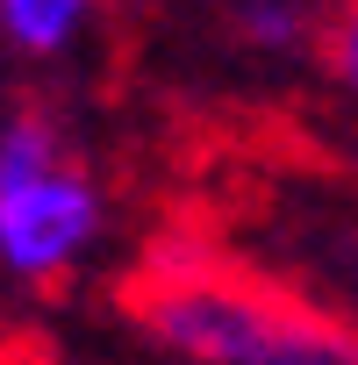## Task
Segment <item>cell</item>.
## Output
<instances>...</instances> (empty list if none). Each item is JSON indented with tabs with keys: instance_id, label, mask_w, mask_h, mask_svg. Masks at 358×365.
I'll use <instances>...</instances> for the list:
<instances>
[{
	"instance_id": "1",
	"label": "cell",
	"mask_w": 358,
	"mask_h": 365,
	"mask_svg": "<svg viewBox=\"0 0 358 365\" xmlns=\"http://www.w3.org/2000/svg\"><path fill=\"white\" fill-rule=\"evenodd\" d=\"M122 308L172 365H358V336L344 322L208 251H158L129 279Z\"/></svg>"
},
{
	"instance_id": "2",
	"label": "cell",
	"mask_w": 358,
	"mask_h": 365,
	"mask_svg": "<svg viewBox=\"0 0 358 365\" xmlns=\"http://www.w3.org/2000/svg\"><path fill=\"white\" fill-rule=\"evenodd\" d=\"M115 244L108 172L72 143L44 108H15L0 122V287L8 294H65Z\"/></svg>"
},
{
	"instance_id": "3",
	"label": "cell",
	"mask_w": 358,
	"mask_h": 365,
	"mask_svg": "<svg viewBox=\"0 0 358 365\" xmlns=\"http://www.w3.org/2000/svg\"><path fill=\"white\" fill-rule=\"evenodd\" d=\"M108 15V0H0V43L29 65L72 58Z\"/></svg>"
},
{
	"instance_id": "4",
	"label": "cell",
	"mask_w": 358,
	"mask_h": 365,
	"mask_svg": "<svg viewBox=\"0 0 358 365\" xmlns=\"http://www.w3.org/2000/svg\"><path fill=\"white\" fill-rule=\"evenodd\" d=\"M230 36L258 58H315L322 43V8L315 0H237Z\"/></svg>"
},
{
	"instance_id": "5",
	"label": "cell",
	"mask_w": 358,
	"mask_h": 365,
	"mask_svg": "<svg viewBox=\"0 0 358 365\" xmlns=\"http://www.w3.org/2000/svg\"><path fill=\"white\" fill-rule=\"evenodd\" d=\"M322 79L358 108V0H329L322 8V43H315Z\"/></svg>"
},
{
	"instance_id": "6",
	"label": "cell",
	"mask_w": 358,
	"mask_h": 365,
	"mask_svg": "<svg viewBox=\"0 0 358 365\" xmlns=\"http://www.w3.org/2000/svg\"><path fill=\"white\" fill-rule=\"evenodd\" d=\"M0 365H86V358L65 351L58 336H29V329H15V336H0Z\"/></svg>"
},
{
	"instance_id": "7",
	"label": "cell",
	"mask_w": 358,
	"mask_h": 365,
	"mask_svg": "<svg viewBox=\"0 0 358 365\" xmlns=\"http://www.w3.org/2000/svg\"><path fill=\"white\" fill-rule=\"evenodd\" d=\"M201 8H223V15H230V8H237V0H201Z\"/></svg>"
}]
</instances>
